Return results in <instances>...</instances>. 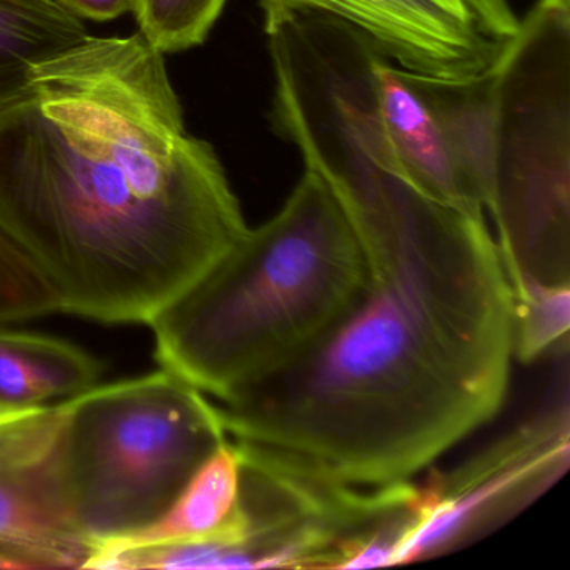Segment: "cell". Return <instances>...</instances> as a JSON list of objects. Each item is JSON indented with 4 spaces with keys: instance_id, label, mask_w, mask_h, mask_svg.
I'll return each mask as SVG.
<instances>
[{
    "instance_id": "cell-21",
    "label": "cell",
    "mask_w": 570,
    "mask_h": 570,
    "mask_svg": "<svg viewBox=\"0 0 570 570\" xmlns=\"http://www.w3.org/2000/svg\"><path fill=\"white\" fill-rule=\"evenodd\" d=\"M539 2H542V4L557 6V8L570 9V0H539Z\"/></svg>"
},
{
    "instance_id": "cell-1",
    "label": "cell",
    "mask_w": 570,
    "mask_h": 570,
    "mask_svg": "<svg viewBox=\"0 0 570 570\" xmlns=\"http://www.w3.org/2000/svg\"><path fill=\"white\" fill-rule=\"evenodd\" d=\"M368 282L305 356L222 402L229 439L360 487L422 473L502 409L512 288L485 216L422 188L345 206Z\"/></svg>"
},
{
    "instance_id": "cell-10",
    "label": "cell",
    "mask_w": 570,
    "mask_h": 570,
    "mask_svg": "<svg viewBox=\"0 0 570 570\" xmlns=\"http://www.w3.org/2000/svg\"><path fill=\"white\" fill-rule=\"evenodd\" d=\"M373 78L383 122L413 181L443 205L485 216L482 199L420 86L419 76L375 51Z\"/></svg>"
},
{
    "instance_id": "cell-7",
    "label": "cell",
    "mask_w": 570,
    "mask_h": 570,
    "mask_svg": "<svg viewBox=\"0 0 570 570\" xmlns=\"http://www.w3.org/2000/svg\"><path fill=\"white\" fill-rule=\"evenodd\" d=\"M570 465L569 370L519 425L416 485L392 566L455 552L532 505Z\"/></svg>"
},
{
    "instance_id": "cell-12",
    "label": "cell",
    "mask_w": 570,
    "mask_h": 570,
    "mask_svg": "<svg viewBox=\"0 0 570 570\" xmlns=\"http://www.w3.org/2000/svg\"><path fill=\"white\" fill-rule=\"evenodd\" d=\"M89 36L52 0H0V108L24 91L36 66Z\"/></svg>"
},
{
    "instance_id": "cell-17",
    "label": "cell",
    "mask_w": 570,
    "mask_h": 570,
    "mask_svg": "<svg viewBox=\"0 0 570 570\" xmlns=\"http://www.w3.org/2000/svg\"><path fill=\"white\" fill-rule=\"evenodd\" d=\"M45 403V396L16 346L12 332L0 326V405L26 409Z\"/></svg>"
},
{
    "instance_id": "cell-14",
    "label": "cell",
    "mask_w": 570,
    "mask_h": 570,
    "mask_svg": "<svg viewBox=\"0 0 570 570\" xmlns=\"http://www.w3.org/2000/svg\"><path fill=\"white\" fill-rule=\"evenodd\" d=\"M12 336L46 402L79 395L102 375L101 363L79 346L35 333L12 332Z\"/></svg>"
},
{
    "instance_id": "cell-18",
    "label": "cell",
    "mask_w": 570,
    "mask_h": 570,
    "mask_svg": "<svg viewBox=\"0 0 570 570\" xmlns=\"http://www.w3.org/2000/svg\"><path fill=\"white\" fill-rule=\"evenodd\" d=\"M59 405L11 409L0 405V453L31 439L58 419Z\"/></svg>"
},
{
    "instance_id": "cell-2",
    "label": "cell",
    "mask_w": 570,
    "mask_h": 570,
    "mask_svg": "<svg viewBox=\"0 0 570 570\" xmlns=\"http://www.w3.org/2000/svg\"><path fill=\"white\" fill-rule=\"evenodd\" d=\"M0 228L106 325H149L249 229L141 32L89 36L0 108Z\"/></svg>"
},
{
    "instance_id": "cell-13",
    "label": "cell",
    "mask_w": 570,
    "mask_h": 570,
    "mask_svg": "<svg viewBox=\"0 0 570 570\" xmlns=\"http://www.w3.org/2000/svg\"><path fill=\"white\" fill-rule=\"evenodd\" d=\"M512 288L513 360L530 365L569 356L570 285L509 279Z\"/></svg>"
},
{
    "instance_id": "cell-19",
    "label": "cell",
    "mask_w": 570,
    "mask_h": 570,
    "mask_svg": "<svg viewBox=\"0 0 570 570\" xmlns=\"http://www.w3.org/2000/svg\"><path fill=\"white\" fill-rule=\"evenodd\" d=\"M79 21L109 22L129 14L135 0H52Z\"/></svg>"
},
{
    "instance_id": "cell-6",
    "label": "cell",
    "mask_w": 570,
    "mask_h": 570,
    "mask_svg": "<svg viewBox=\"0 0 570 570\" xmlns=\"http://www.w3.org/2000/svg\"><path fill=\"white\" fill-rule=\"evenodd\" d=\"M487 212L509 279L570 285V9L539 2L493 71Z\"/></svg>"
},
{
    "instance_id": "cell-3",
    "label": "cell",
    "mask_w": 570,
    "mask_h": 570,
    "mask_svg": "<svg viewBox=\"0 0 570 570\" xmlns=\"http://www.w3.org/2000/svg\"><path fill=\"white\" fill-rule=\"evenodd\" d=\"M368 273L355 222L306 168L278 215L248 229L149 322L155 360L225 402L318 345L360 298Z\"/></svg>"
},
{
    "instance_id": "cell-8",
    "label": "cell",
    "mask_w": 570,
    "mask_h": 570,
    "mask_svg": "<svg viewBox=\"0 0 570 570\" xmlns=\"http://www.w3.org/2000/svg\"><path fill=\"white\" fill-rule=\"evenodd\" d=\"M265 22L328 16L405 71L465 81L490 75L520 31L509 0H259Z\"/></svg>"
},
{
    "instance_id": "cell-4",
    "label": "cell",
    "mask_w": 570,
    "mask_h": 570,
    "mask_svg": "<svg viewBox=\"0 0 570 570\" xmlns=\"http://www.w3.org/2000/svg\"><path fill=\"white\" fill-rule=\"evenodd\" d=\"M228 440L219 406L168 370L71 396L58 470L76 529L92 546L151 525Z\"/></svg>"
},
{
    "instance_id": "cell-11",
    "label": "cell",
    "mask_w": 570,
    "mask_h": 570,
    "mask_svg": "<svg viewBox=\"0 0 570 570\" xmlns=\"http://www.w3.org/2000/svg\"><path fill=\"white\" fill-rule=\"evenodd\" d=\"M238 499L239 455L229 439L206 460L176 502L156 522L139 532L92 543L89 560L119 550L191 542L218 535L235 517Z\"/></svg>"
},
{
    "instance_id": "cell-15",
    "label": "cell",
    "mask_w": 570,
    "mask_h": 570,
    "mask_svg": "<svg viewBox=\"0 0 570 570\" xmlns=\"http://www.w3.org/2000/svg\"><path fill=\"white\" fill-rule=\"evenodd\" d=\"M226 0H135L132 14L146 41L163 55L203 45Z\"/></svg>"
},
{
    "instance_id": "cell-16",
    "label": "cell",
    "mask_w": 570,
    "mask_h": 570,
    "mask_svg": "<svg viewBox=\"0 0 570 570\" xmlns=\"http://www.w3.org/2000/svg\"><path fill=\"white\" fill-rule=\"evenodd\" d=\"M62 313L61 299L32 259L0 228V326Z\"/></svg>"
},
{
    "instance_id": "cell-5",
    "label": "cell",
    "mask_w": 570,
    "mask_h": 570,
    "mask_svg": "<svg viewBox=\"0 0 570 570\" xmlns=\"http://www.w3.org/2000/svg\"><path fill=\"white\" fill-rule=\"evenodd\" d=\"M239 499L208 539L148 547L142 569H375L390 567L416 483L360 487L305 460L232 439Z\"/></svg>"
},
{
    "instance_id": "cell-9",
    "label": "cell",
    "mask_w": 570,
    "mask_h": 570,
    "mask_svg": "<svg viewBox=\"0 0 570 570\" xmlns=\"http://www.w3.org/2000/svg\"><path fill=\"white\" fill-rule=\"evenodd\" d=\"M58 422L0 453V556L24 570L85 569L92 546L72 522L58 470Z\"/></svg>"
},
{
    "instance_id": "cell-20",
    "label": "cell",
    "mask_w": 570,
    "mask_h": 570,
    "mask_svg": "<svg viewBox=\"0 0 570 570\" xmlns=\"http://www.w3.org/2000/svg\"><path fill=\"white\" fill-rule=\"evenodd\" d=\"M0 570H24L18 562H12V560L6 559V557L0 556Z\"/></svg>"
}]
</instances>
